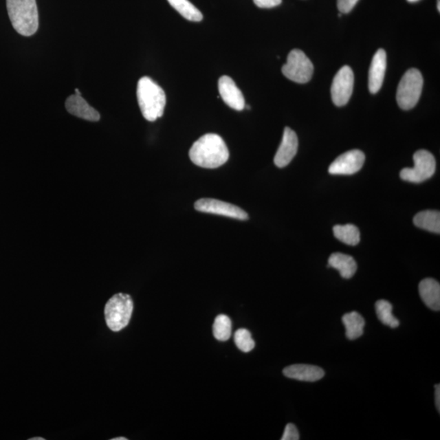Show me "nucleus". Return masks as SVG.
Here are the masks:
<instances>
[{"mask_svg": "<svg viewBox=\"0 0 440 440\" xmlns=\"http://www.w3.org/2000/svg\"><path fill=\"white\" fill-rule=\"evenodd\" d=\"M189 157L193 164L202 168L214 169L226 164L230 152L221 136L209 133L192 144Z\"/></svg>", "mask_w": 440, "mask_h": 440, "instance_id": "f257e3e1", "label": "nucleus"}, {"mask_svg": "<svg viewBox=\"0 0 440 440\" xmlns=\"http://www.w3.org/2000/svg\"><path fill=\"white\" fill-rule=\"evenodd\" d=\"M167 1L180 15L188 21L198 22L204 19L202 13L188 0H167Z\"/></svg>", "mask_w": 440, "mask_h": 440, "instance_id": "412c9836", "label": "nucleus"}, {"mask_svg": "<svg viewBox=\"0 0 440 440\" xmlns=\"http://www.w3.org/2000/svg\"><path fill=\"white\" fill-rule=\"evenodd\" d=\"M298 148V140L296 132L289 127H285L283 140L274 157L275 165L279 168L288 166L296 157Z\"/></svg>", "mask_w": 440, "mask_h": 440, "instance_id": "9b49d317", "label": "nucleus"}, {"mask_svg": "<svg viewBox=\"0 0 440 440\" xmlns=\"http://www.w3.org/2000/svg\"><path fill=\"white\" fill-rule=\"evenodd\" d=\"M407 1L409 3H416L417 1H419V0H407Z\"/></svg>", "mask_w": 440, "mask_h": 440, "instance_id": "7c9ffc66", "label": "nucleus"}, {"mask_svg": "<svg viewBox=\"0 0 440 440\" xmlns=\"http://www.w3.org/2000/svg\"><path fill=\"white\" fill-rule=\"evenodd\" d=\"M219 91L224 103L230 108L237 110V111L245 109V103L243 94L230 77L224 76L219 78Z\"/></svg>", "mask_w": 440, "mask_h": 440, "instance_id": "f8f14e48", "label": "nucleus"}, {"mask_svg": "<svg viewBox=\"0 0 440 440\" xmlns=\"http://www.w3.org/2000/svg\"><path fill=\"white\" fill-rule=\"evenodd\" d=\"M133 301L129 294H117L109 299L104 307L105 320L113 332L127 327L133 311Z\"/></svg>", "mask_w": 440, "mask_h": 440, "instance_id": "20e7f679", "label": "nucleus"}, {"mask_svg": "<svg viewBox=\"0 0 440 440\" xmlns=\"http://www.w3.org/2000/svg\"><path fill=\"white\" fill-rule=\"evenodd\" d=\"M435 406L439 412L440 410V386L439 384L435 385Z\"/></svg>", "mask_w": 440, "mask_h": 440, "instance_id": "cd10ccee", "label": "nucleus"}, {"mask_svg": "<svg viewBox=\"0 0 440 440\" xmlns=\"http://www.w3.org/2000/svg\"><path fill=\"white\" fill-rule=\"evenodd\" d=\"M65 108L69 113L78 118H82L90 122H98L100 116L98 110L91 107L87 101L82 98L81 94L70 96L65 101Z\"/></svg>", "mask_w": 440, "mask_h": 440, "instance_id": "4468645a", "label": "nucleus"}, {"mask_svg": "<svg viewBox=\"0 0 440 440\" xmlns=\"http://www.w3.org/2000/svg\"><path fill=\"white\" fill-rule=\"evenodd\" d=\"M30 440H44V439L42 437H39V438L36 437V438L30 439Z\"/></svg>", "mask_w": 440, "mask_h": 440, "instance_id": "c756f323", "label": "nucleus"}, {"mask_svg": "<svg viewBox=\"0 0 440 440\" xmlns=\"http://www.w3.org/2000/svg\"><path fill=\"white\" fill-rule=\"evenodd\" d=\"M136 94L140 111L145 120L154 122L164 116L166 103L165 91L152 78H140Z\"/></svg>", "mask_w": 440, "mask_h": 440, "instance_id": "f03ea898", "label": "nucleus"}, {"mask_svg": "<svg viewBox=\"0 0 440 440\" xmlns=\"http://www.w3.org/2000/svg\"><path fill=\"white\" fill-rule=\"evenodd\" d=\"M285 77L297 83H307L311 80L314 72V66L305 52L294 50L289 52L287 63L283 65Z\"/></svg>", "mask_w": 440, "mask_h": 440, "instance_id": "0eeeda50", "label": "nucleus"}, {"mask_svg": "<svg viewBox=\"0 0 440 440\" xmlns=\"http://www.w3.org/2000/svg\"><path fill=\"white\" fill-rule=\"evenodd\" d=\"M364 161V153L354 149L337 157L329 166V173L331 175H353L362 168Z\"/></svg>", "mask_w": 440, "mask_h": 440, "instance_id": "9d476101", "label": "nucleus"}, {"mask_svg": "<svg viewBox=\"0 0 440 440\" xmlns=\"http://www.w3.org/2000/svg\"><path fill=\"white\" fill-rule=\"evenodd\" d=\"M415 166L404 168L400 171V178L404 182L419 184L426 182L434 175L437 169V162L432 153L428 151H418L413 155Z\"/></svg>", "mask_w": 440, "mask_h": 440, "instance_id": "423d86ee", "label": "nucleus"}, {"mask_svg": "<svg viewBox=\"0 0 440 440\" xmlns=\"http://www.w3.org/2000/svg\"><path fill=\"white\" fill-rule=\"evenodd\" d=\"M386 69V54L384 50H378L373 56L368 73V88L372 94L380 91L384 83Z\"/></svg>", "mask_w": 440, "mask_h": 440, "instance_id": "ddd939ff", "label": "nucleus"}, {"mask_svg": "<svg viewBox=\"0 0 440 440\" xmlns=\"http://www.w3.org/2000/svg\"><path fill=\"white\" fill-rule=\"evenodd\" d=\"M437 7H438V11L440 12V2L439 0H438V4H437Z\"/></svg>", "mask_w": 440, "mask_h": 440, "instance_id": "2f4dec72", "label": "nucleus"}, {"mask_svg": "<svg viewBox=\"0 0 440 440\" xmlns=\"http://www.w3.org/2000/svg\"><path fill=\"white\" fill-rule=\"evenodd\" d=\"M213 334L219 341L226 342L232 336V321L226 315H219L213 324Z\"/></svg>", "mask_w": 440, "mask_h": 440, "instance_id": "5701e85b", "label": "nucleus"}, {"mask_svg": "<svg viewBox=\"0 0 440 440\" xmlns=\"http://www.w3.org/2000/svg\"><path fill=\"white\" fill-rule=\"evenodd\" d=\"M328 267L340 272L342 278L350 279L358 270V263L350 255L334 253L330 255Z\"/></svg>", "mask_w": 440, "mask_h": 440, "instance_id": "f3484780", "label": "nucleus"}, {"mask_svg": "<svg viewBox=\"0 0 440 440\" xmlns=\"http://www.w3.org/2000/svg\"><path fill=\"white\" fill-rule=\"evenodd\" d=\"M359 0H338V8L342 13H349L353 10Z\"/></svg>", "mask_w": 440, "mask_h": 440, "instance_id": "a878e982", "label": "nucleus"}, {"mask_svg": "<svg viewBox=\"0 0 440 440\" xmlns=\"http://www.w3.org/2000/svg\"><path fill=\"white\" fill-rule=\"evenodd\" d=\"M283 0H254L255 6L261 8H272L279 6Z\"/></svg>", "mask_w": 440, "mask_h": 440, "instance_id": "bb28decb", "label": "nucleus"}, {"mask_svg": "<svg viewBox=\"0 0 440 440\" xmlns=\"http://www.w3.org/2000/svg\"><path fill=\"white\" fill-rule=\"evenodd\" d=\"M126 439H127L124 437H118V438L112 439V440H126Z\"/></svg>", "mask_w": 440, "mask_h": 440, "instance_id": "c85d7f7f", "label": "nucleus"}, {"mask_svg": "<svg viewBox=\"0 0 440 440\" xmlns=\"http://www.w3.org/2000/svg\"><path fill=\"white\" fill-rule=\"evenodd\" d=\"M413 223L417 228L434 233L440 232V214L437 210H424L415 215Z\"/></svg>", "mask_w": 440, "mask_h": 440, "instance_id": "6ab92c4d", "label": "nucleus"}, {"mask_svg": "<svg viewBox=\"0 0 440 440\" xmlns=\"http://www.w3.org/2000/svg\"><path fill=\"white\" fill-rule=\"evenodd\" d=\"M234 342L237 349L243 352L252 351L255 346L252 333L245 329L236 330L234 334Z\"/></svg>", "mask_w": 440, "mask_h": 440, "instance_id": "b1692460", "label": "nucleus"}, {"mask_svg": "<svg viewBox=\"0 0 440 440\" xmlns=\"http://www.w3.org/2000/svg\"><path fill=\"white\" fill-rule=\"evenodd\" d=\"M195 208L200 212L223 215L240 220L248 219V214L239 206L212 198H202L197 201Z\"/></svg>", "mask_w": 440, "mask_h": 440, "instance_id": "1a4fd4ad", "label": "nucleus"}, {"mask_svg": "<svg viewBox=\"0 0 440 440\" xmlns=\"http://www.w3.org/2000/svg\"><path fill=\"white\" fill-rule=\"evenodd\" d=\"M376 312L378 319L382 324L388 325L390 328H397L399 320L393 314V305L388 301L380 300L376 302Z\"/></svg>", "mask_w": 440, "mask_h": 440, "instance_id": "4be33fe9", "label": "nucleus"}, {"mask_svg": "<svg viewBox=\"0 0 440 440\" xmlns=\"http://www.w3.org/2000/svg\"><path fill=\"white\" fill-rule=\"evenodd\" d=\"M299 434L296 426L289 424L285 426L284 434L281 440H298Z\"/></svg>", "mask_w": 440, "mask_h": 440, "instance_id": "393cba45", "label": "nucleus"}, {"mask_svg": "<svg viewBox=\"0 0 440 440\" xmlns=\"http://www.w3.org/2000/svg\"><path fill=\"white\" fill-rule=\"evenodd\" d=\"M333 234L338 240L346 245H356L360 243V233L358 227L353 224L334 226Z\"/></svg>", "mask_w": 440, "mask_h": 440, "instance_id": "aec40b11", "label": "nucleus"}, {"mask_svg": "<svg viewBox=\"0 0 440 440\" xmlns=\"http://www.w3.org/2000/svg\"><path fill=\"white\" fill-rule=\"evenodd\" d=\"M342 322L346 328V336L350 340L362 336L365 325L364 319L358 312L352 311L343 316Z\"/></svg>", "mask_w": 440, "mask_h": 440, "instance_id": "a211bd4d", "label": "nucleus"}, {"mask_svg": "<svg viewBox=\"0 0 440 440\" xmlns=\"http://www.w3.org/2000/svg\"><path fill=\"white\" fill-rule=\"evenodd\" d=\"M8 16L16 32L32 36L38 28V13L35 0H7Z\"/></svg>", "mask_w": 440, "mask_h": 440, "instance_id": "7ed1b4c3", "label": "nucleus"}, {"mask_svg": "<svg viewBox=\"0 0 440 440\" xmlns=\"http://www.w3.org/2000/svg\"><path fill=\"white\" fill-rule=\"evenodd\" d=\"M284 375L302 382H316L324 376L322 368L310 364H293L286 367Z\"/></svg>", "mask_w": 440, "mask_h": 440, "instance_id": "2eb2a0df", "label": "nucleus"}, {"mask_svg": "<svg viewBox=\"0 0 440 440\" xmlns=\"http://www.w3.org/2000/svg\"><path fill=\"white\" fill-rule=\"evenodd\" d=\"M419 294L425 305L430 309H440V285L437 280L426 278L419 284Z\"/></svg>", "mask_w": 440, "mask_h": 440, "instance_id": "dca6fc26", "label": "nucleus"}, {"mask_svg": "<svg viewBox=\"0 0 440 440\" xmlns=\"http://www.w3.org/2000/svg\"><path fill=\"white\" fill-rule=\"evenodd\" d=\"M424 87V78L419 70L412 68L404 74L397 88L396 100L399 107L409 110L415 107Z\"/></svg>", "mask_w": 440, "mask_h": 440, "instance_id": "39448f33", "label": "nucleus"}, {"mask_svg": "<svg viewBox=\"0 0 440 440\" xmlns=\"http://www.w3.org/2000/svg\"><path fill=\"white\" fill-rule=\"evenodd\" d=\"M354 87V74L349 66H343L334 77L331 87L332 100L336 107L349 103Z\"/></svg>", "mask_w": 440, "mask_h": 440, "instance_id": "6e6552de", "label": "nucleus"}]
</instances>
